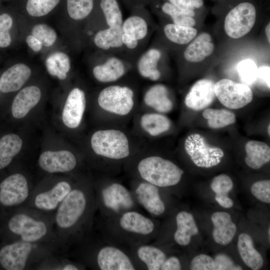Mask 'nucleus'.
Instances as JSON below:
<instances>
[{
	"mask_svg": "<svg viewBox=\"0 0 270 270\" xmlns=\"http://www.w3.org/2000/svg\"><path fill=\"white\" fill-rule=\"evenodd\" d=\"M113 220L110 230L120 240L142 242L146 240L155 230L152 220L141 213L132 210L109 218Z\"/></svg>",
	"mask_w": 270,
	"mask_h": 270,
	"instance_id": "39448f33",
	"label": "nucleus"
},
{
	"mask_svg": "<svg viewBox=\"0 0 270 270\" xmlns=\"http://www.w3.org/2000/svg\"><path fill=\"white\" fill-rule=\"evenodd\" d=\"M245 162L250 168L258 170L270 160V148L266 143L250 140L246 144Z\"/></svg>",
	"mask_w": 270,
	"mask_h": 270,
	"instance_id": "7c9ffc66",
	"label": "nucleus"
},
{
	"mask_svg": "<svg viewBox=\"0 0 270 270\" xmlns=\"http://www.w3.org/2000/svg\"><path fill=\"white\" fill-rule=\"evenodd\" d=\"M26 42L28 46L34 52L40 51L42 48V44L32 34L28 36L26 38Z\"/></svg>",
	"mask_w": 270,
	"mask_h": 270,
	"instance_id": "603ef678",
	"label": "nucleus"
},
{
	"mask_svg": "<svg viewBox=\"0 0 270 270\" xmlns=\"http://www.w3.org/2000/svg\"><path fill=\"white\" fill-rule=\"evenodd\" d=\"M214 86V82L208 79H202L196 82L185 98L186 106L194 110L208 106L216 96Z\"/></svg>",
	"mask_w": 270,
	"mask_h": 270,
	"instance_id": "4be33fe9",
	"label": "nucleus"
},
{
	"mask_svg": "<svg viewBox=\"0 0 270 270\" xmlns=\"http://www.w3.org/2000/svg\"><path fill=\"white\" fill-rule=\"evenodd\" d=\"M8 228L18 240L48 244L64 252L54 231L53 216L21 207L9 220Z\"/></svg>",
	"mask_w": 270,
	"mask_h": 270,
	"instance_id": "f03ea898",
	"label": "nucleus"
},
{
	"mask_svg": "<svg viewBox=\"0 0 270 270\" xmlns=\"http://www.w3.org/2000/svg\"><path fill=\"white\" fill-rule=\"evenodd\" d=\"M214 48L212 36L208 32H204L193 39L184 50L182 56L188 62H198L210 56Z\"/></svg>",
	"mask_w": 270,
	"mask_h": 270,
	"instance_id": "b1692460",
	"label": "nucleus"
},
{
	"mask_svg": "<svg viewBox=\"0 0 270 270\" xmlns=\"http://www.w3.org/2000/svg\"><path fill=\"white\" fill-rule=\"evenodd\" d=\"M38 164L40 168L49 173L66 172L73 170L77 160L70 151H46L40 155Z\"/></svg>",
	"mask_w": 270,
	"mask_h": 270,
	"instance_id": "6ab92c4d",
	"label": "nucleus"
},
{
	"mask_svg": "<svg viewBox=\"0 0 270 270\" xmlns=\"http://www.w3.org/2000/svg\"><path fill=\"white\" fill-rule=\"evenodd\" d=\"M100 60L92 68L94 78L99 82L110 83L123 77L134 64L116 54L99 52Z\"/></svg>",
	"mask_w": 270,
	"mask_h": 270,
	"instance_id": "dca6fc26",
	"label": "nucleus"
},
{
	"mask_svg": "<svg viewBox=\"0 0 270 270\" xmlns=\"http://www.w3.org/2000/svg\"><path fill=\"white\" fill-rule=\"evenodd\" d=\"M31 75L30 68L25 64H16L6 70L0 78V91L9 93L19 90Z\"/></svg>",
	"mask_w": 270,
	"mask_h": 270,
	"instance_id": "5701e85b",
	"label": "nucleus"
},
{
	"mask_svg": "<svg viewBox=\"0 0 270 270\" xmlns=\"http://www.w3.org/2000/svg\"><path fill=\"white\" fill-rule=\"evenodd\" d=\"M258 67L254 61L250 59L242 60L238 64V72L242 83L248 86L256 82Z\"/></svg>",
	"mask_w": 270,
	"mask_h": 270,
	"instance_id": "a19ab883",
	"label": "nucleus"
},
{
	"mask_svg": "<svg viewBox=\"0 0 270 270\" xmlns=\"http://www.w3.org/2000/svg\"><path fill=\"white\" fill-rule=\"evenodd\" d=\"M136 255L148 270H160L166 256L159 248L147 244H139L136 249Z\"/></svg>",
	"mask_w": 270,
	"mask_h": 270,
	"instance_id": "2f4dec72",
	"label": "nucleus"
},
{
	"mask_svg": "<svg viewBox=\"0 0 270 270\" xmlns=\"http://www.w3.org/2000/svg\"><path fill=\"white\" fill-rule=\"evenodd\" d=\"M184 148L193 162L200 168L216 166L224 156L222 149L210 146L202 136L198 134H191L186 138Z\"/></svg>",
	"mask_w": 270,
	"mask_h": 270,
	"instance_id": "ddd939ff",
	"label": "nucleus"
},
{
	"mask_svg": "<svg viewBox=\"0 0 270 270\" xmlns=\"http://www.w3.org/2000/svg\"><path fill=\"white\" fill-rule=\"evenodd\" d=\"M268 238L270 239V228L269 227L268 228Z\"/></svg>",
	"mask_w": 270,
	"mask_h": 270,
	"instance_id": "13d9d810",
	"label": "nucleus"
},
{
	"mask_svg": "<svg viewBox=\"0 0 270 270\" xmlns=\"http://www.w3.org/2000/svg\"><path fill=\"white\" fill-rule=\"evenodd\" d=\"M66 10L68 16L75 22H82L92 12L95 0H66Z\"/></svg>",
	"mask_w": 270,
	"mask_h": 270,
	"instance_id": "4c0bfd02",
	"label": "nucleus"
},
{
	"mask_svg": "<svg viewBox=\"0 0 270 270\" xmlns=\"http://www.w3.org/2000/svg\"><path fill=\"white\" fill-rule=\"evenodd\" d=\"M101 19L107 27L122 26V14L116 0H100Z\"/></svg>",
	"mask_w": 270,
	"mask_h": 270,
	"instance_id": "f704fd0d",
	"label": "nucleus"
},
{
	"mask_svg": "<svg viewBox=\"0 0 270 270\" xmlns=\"http://www.w3.org/2000/svg\"><path fill=\"white\" fill-rule=\"evenodd\" d=\"M91 146L96 154L110 159H123L130 154L128 140L118 130L96 131L92 136Z\"/></svg>",
	"mask_w": 270,
	"mask_h": 270,
	"instance_id": "1a4fd4ad",
	"label": "nucleus"
},
{
	"mask_svg": "<svg viewBox=\"0 0 270 270\" xmlns=\"http://www.w3.org/2000/svg\"><path fill=\"white\" fill-rule=\"evenodd\" d=\"M202 116L208 120L209 127L213 129L222 128L234 124L236 120L235 114L225 109L208 108L202 112Z\"/></svg>",
	"mask_w": 270,
	"mask_h": 270,
	"instance_id": "58836bf2",
	"label": "nucleus"
},
{
	"mask_svg": "<svg viewBox=\"0 0 270 270\" xmlns=\"http://www.w3.org/2000/svg\"><path fill=\"white\" fill-rule=\"evenodd\" d=\"M182 266L179 260L174 256H172L166 258L162 264V270H180Z\"/></svg>",
	"mask_w": 270,
	"mask_h": 270,
	"instance_id": "3c124183",
	"label": "nucleus"
},
{
	"mask_svg": "<svg viewBox=\"0 0 270 270\" xmlns=\"http://www.w3.org/2000/svg\"><path fill=\"white\" fill-rule=\"evenodd\" d=\"M163 50L160 44L155 41L138 56L134 66L141 76L152 81L160 79V66L164 54Z\"/></svg>",
	"mask_w": 270,
	"mask_h": 270,
	"instance_id": "f3484780",
	"label": "nucleus"
},
{
	"mask_svg": "<svg viewBox=\"0 0 270 270\" xmlns=\"http://www.w3.org/2000/svg\"><path fill=\"white\" fill-rule=\"evenodd\" d=\"M162 13L168 16L170 22L182 26L193 27L196 24L194 17L196 13L194 10L180 9L170 2H166L161 6Z\"/></svg>",
	"mask_w": 270,
	"mask_h": 270,
	"instance_id": "72a5a7b5",
	"label": "nucleus"
},
{
	"mask_svg": "<svg viewBox=\"0 0 270 270\" xmlns=\"http://www.w3.org/2000/svg\"><path fill=\"white\" fill-rule=\"evenodd\" d=\"M33 190L24 176L12 174L0 184V203L6 207H22Z\"/></svg>",
	"mask_w": 270,
	"mask_h": 270,
	"instance_id": "2eb2a0df",
	"label": "nucleus"
},
{
	"mask_svg": "<svg viewBox=\"0 0 270 270\" xmlns=\"http://www.w3.org/2000/svg\"><path fill=\"white\" fill-rule=\"evenodd\" d=\"M122 36V26L107 27L96 30L92 42L99 52L116 54L127 58L124 52Z\"/></svg>",
	"mask_w": 270,
	"mask_h": 270,
	"instance_id": "aec40b11",
	"label": "nucleus"
},
{
	"mask_svg": "<svg viewBox=\"0 0 270 270\" xmlns=\"http://www.w3.org/2000/svg\"><path fill=\"white\" fill-rule=\"evenodd\" d=\"M190 268L192 270H214V260L208 255L200 254L192 260Z\"/></svg>",
	"mask_w": 270,
	"mask_h": 270,
	"instance_id": "a18cd8bd",
	"label": "nucleus"
},
{
	"mask_svg": "<svg viewBox=\"0 0 270 270\" xmlns=\"http://www.w3.org/2000/svg\"><path fill=\"white\" fill-rule=\"evenodd\" d=\"M61 0H26L25 9L33 17L44 16L55 8Z\"/></svg>",
	"mask_w": 270,
	"mask_h": 270,
	"instance_id": "ea45409f",
	"label": "nucleus"
},
{
	"mask_svg": "<svg viewBox=\"0 0 270 270\" xmlns=\"http://www.w3.org/2000/svg\"><path fill=\"white\" fill-rule=\"evenodd\" d=\"M144 100L147 106L160 112H168L173 107L172 102L168 97V89L162 84H156L150 88L146 91Z\"/></svg>",
	"mask_w": 270,
	"mask_h": 270,
	"instance_id": "c85d7f7f",
	"label": "nucleus"
},
{
	"mask_svg": "<svg viewBox=\"0 0 270 270\" xmlns=\"http://www.w3.org/2000/svg\"><path fill=\"white\" fill-rule=\"evenodd\" d=\"M177 228L174 234V241L179 245L187 246L192 236L198 232L193 216L186 211L179 212L176 218Z\"/></svg>",
	"mask_w": 270,
	"mask_h": 270,
	"instance_id": "cd10ccee",
	"label": "nucleus"
},
{
	"mask_svg": "<svg viewBox=\"0 0 270 270\" xmlns=\"http://www.w3.org/2000/svg\"><path fill=\"white\" fill-rule=\"evenodd\" d=\"M86 104V96L82 90L74 88L70 92L62 114V120L66 126L74 128L80 125Z\"/></svg>",
	"mask_w": 270,
	"mask_h": 270,
	"instance_id": "412c9836",
	"label": "nucleus"
},
{
	"mask_svg": "<svg viewBox=\"0 0 270 270\" xmlns=\"http://www.w3.org/2000/svg\"><path fill=\"white\" fill-rule=\"evenodd\" d=\"M88 250L84 262L88 260L96 269L100 270H134L137 267L134 260L122 248L111 243L95 246Z\"/></svg>",
	"mask_w": 270,
	"mask_h": 270,
	"instance_id": "6e6552de",
	"label": "nucleus"
},
{
	"mask_svg": "<svg viewBox=\"0 0 270 270\" xmlns=\"http://www.w3.org/2000/svg\"><path fill=\"white\" fill-rule=\"evenodd\" d=\"M216 196H226L233 188V182L228 175L221 174L214 177L210 184Z\"/></svg>",
	"mask_w": 270,
	"mask_h": 270,
	"instance_id": "37998d69",
	"label": "nucleus"
},
{
	"mask_svg": "<svg viewBox=\"0 0 270 270\" xmlns=\"http://www.w3.org/2000/svg\"><path fill=\"white\" fill-rule=\"evenodd\" d=\"M168 2L180 9L194 11L204 5L203 0H168Z\"/></svg>",
	"mask_w": 270,
	"mask_h": 270,
	"instance_id": "de8ad7c7",
	"label": "nucleus"
},
{
	"mask_svg": "<svg viewBox=\"0 0 270 270\" xmlns=\"http://www.w3.org/2000/svg\"><path fill=\"white\" fill-rule=\"evenodd\" d=\"M270 68L268 66H262L258 69V76L256 82L270 89Z\"/></svg>",
	"mask_w": 270,
	"mask_h": 270,
	"instance_id": "09e8293b",
	"label": "nucleus"
},
{
	"mask_svg": "<svg viewBox=\"0 0 270 270\" xmlns=\"http://www.w3.org/2000/svg\"><path fill=\"white\" fill-rule=\"evenodd\" d=\"M13 25V18L6 12L0 13V32H10Z\"/></svg>",
	"mask_w": 270,
	"mask_h": 270,
	"instance_id": "8fccbe9b",
	"label": "nucleus"
},
{
	"mask_svg": "<svg viewBox=\"0 0 270 270\" xmlns=\"http://www.w3.org/2000/svg\"><path fill=\"white\" fill-rule=\"evenodd\" d=\"M214 260V270H240L242 268L236 265L232 260L224 254H218Z\"/></svg>",
	"mask_w": 270,
	"mask_h": 270,
	"instance_id": "49530a36",
	"label": "nucleus"
},
{
	"mask_svg": "<svg viewBox=\"0 0 270 270\" xmlns=\"http://www.w3.org/2000/svg\"><path fill=\"white\" fill-rule=\"evenodd\" d=\"M22 144V139L16 134L4 136L0 140V170L7 166L20 152Z\"/></svg>",
	"mask_w": 270,
	"mask_h": 270,
	"instance_id": "473e14b6",
	"label": "nucleus"
},
{
	"mask_svg": "<svg viewBox=\"0 0 270 270\" xmlns=\"http://www.w3.org/2000/svg\"><path fill=\"white\" fill-rule=\"evenodd\" d=\"M265 32L266 34L268 42V44L270 43V23L269 22L266 26L265 28Z\"/></svg>",
	"mask_w": 270,
	"mask_h": 270,
	"instance_id": "6e6d98bb",
	"label": "nucleus"
},
{
	"mask_svg": "<svg viewBox=\"0 0 270 270\" xmlns=\"http://www.w3.org/2000/svg\"><path fill=\"white\" fill-rule=\"evenodd\" d=\"M46 65L48 73L64 80L70 69V60L67 54L58 52L50 55L46 60Z\"/></svg>",
	"mask_w": 270,
	"mask_h": 270,
	"instance_id": "c9c22d12",
	"label": "nucleus"
},
{
	"mask_svg": "<svg viewBox=\"0 0 270 270\" xmlns=\"http://www.w3.org/2000/svg\"><path fill=\"white\" fill-rule=\"evenodd\" d=\"M12 42L10 32H0V48H8Z\"/></svg>",
	"mask_w": 270,
	"mask_h": 270,
	"instance_id": "864d4df0",
	"label": "nucleus"
},
{
	"mask_svg": "<svg viewBox=\"0 0 270 270\" xmlns=\"http://www.w3.org/2000/svg\"><path fill=\"white\" fill-rule=\"evenodd\" d=\"M32 34L39 40L42 45L48 47L56 42L57 34L55 30L46 24L35 25L32 30Z\"/></svg>",
	"mask_w": 270,
	"mask_h": 270,
	"instance_id": "79ce46f5",
	"label": "nucleus"
},
{
	"mask_svg": "<svg viewBox=\"0 0 270 270\" xmlns=\"http://www.w3.org/2000/svg\"><path fill=\"white\" fill-rule=\"evenodd\" d=\"M216 200L224 208H230L232 207L234 202L230 198L228 195L226 196H215Z\"/></svg>",
	"mask_w": 270,
	"mask_h": 270,
	"instance_id": "5fc2aeb1",
	"label": "nucleus"
},
{
	"mask_svg": "<svg viewBox=\"0 0 270 270\" xmlns=\"http://www.w3.org/2000/svg\"><path fill=\"white\" fill-rule=\"evenodd\" d=\"M132 194L136 202L151 215L160 216L164 213L165 204L156 186L144 181L136 186Z\"/></svg>",
	"mask_w": 270,
	"mask_h": 270,
	"instance_id": "a211bd4d",
	"label": "nucleus"
},
{
	"mask_svg": "<svg viewBox=\"0 0 270 270\" xmlns=\"http://www.w3.org/2000/svg\"><path fill=\"white\" fill-rule=\"evenodd\" d=\"M74 186L66 180H61L50 188L34 190L22 206L54 216L58 208Z\"/></svg>",
	"mask_w": 270,
	"mask_h": 270,
	"instance_id": "9d476101",
	"label": "nucleus"
},
{
	"mask_svg": "<svg viewBox=\"0 0 270 270\" xmlns=\"http://www.w3.org/2000/svg\"><path fill=\"white\" fill-rule=\"evenodd\" d=\"M96 208L94 191L74 186L53 216L54 232L64 252L88 236Z\"/></svg>",
	"mask_w": 270,
	"mask_h": 270,
	"instance_id": "f257e3e1",
	"label": "nucleus"
},
{
	"mask_svg": "<svg viewBox=\"0 0 270 270\" xmlns=\"http://www.w3.org/2000/svg\"><path fill=\"white\" fill-rule=\"evenodd\" d=\"M252 194L259 200L270 202V180H263L254 183L251 187Z\"/></svg>",
	"mask_w": 270,
	"mask_h": 270,
	"instance_id": "c03bdc74",
	"label": "nucleus"
},
{
	"mask_svg": "<svg viewBox=\"0 0 270 270\" xmlns=\"http://www.w3.org/2000/svg\"><path fill=\"white\" fill-rule=\"evenodd\" d=\"M143 129L152 136H156L167 130L170 127V122L166 116L158 114H146L140 120Z\"/></svg>",
	"mask_w": 270,
	"mask_h": 270,
	"instance_id": "e433bc0d",
	"label": "nucleus"
},
{
	"mask_svg": "<svg viewBox=\"0 0 270 270\" xmlns=\"http://www.w3.org/2000/svg\"><path fill=\"white\" fill-rule=\"evenodd\" d=\"M256 16L255 6L251 2H240L227 14L224 21L226 34L237 39L248 34L254 26Z\"/></svg>",
	"mask_w": 270,
	"mask_h": 270,
	"instance_id": "9b49d317",
	"label": "nucleus"
},
{
	"mask_svg": "<svg viewBox=\"0 0 270 270\" xmlns=\"http://www.w3.org/2000/svg\"><path fill=\"white\" fill-rule=\"evenodd\" d=\"M156 29L154 22L146 12H134L122 25V40L124 54L134 64L138 56L146 48L149 40Z\"/></svg>",
	"mask_w": 270,
	"mask_h": 270,
	"instance_id": "20e7f679",
	"label": "nucleus"
},
{
	"mask_svg": "<svg viewBox=\"0 0 270 270\" xmlns=\"http://www.w3.org/2000/svg\"><path fill=\"white\" fill-rule=\"evenodd\" d=\"M270 124H269L268 126V132L269 136L270 134Z\"/></svg>",
	"mask_w": 270,
	"mask_h": 270,
	"instance_id": "4d7b16f0",
	"label": "nucleus"
},
{
	"mask_svg": "<svg viewBox=\"0 0 270 270\" xmlns=\"http://www.w3.org/2000/svg\"><path fill=\"white\" fill-rule=\"evenodd\" d=\"M211 220L214 226L212 237L214 241L223 246L230 244L236 232L230 215L226 212H216L212 215Z\"/></svg>",
	"mask_w": 270,
	"mask_h": 270,
	"instance_id": "a878e982",
	"label": "nucleus"
},
{
	"mask_svg": "<svg viewBox=\"0 0 270 270\" xmlns=\"http://www.w3.org/2000/svg\"><path fill=\"white\" fill-rule=\"evenodd\" d=\"M94 194L96 208L98 207L109 218L134 210L136 206L132 194L119 183H112L99 190L94 191Z\"/></svg>",
	"mask_w": 270,
	"mask_h": 270,
	"instance_id": "0eeeda50",
	"label": "nucleus"
},
{
	"mask_svg": "<svg viewBox=\"0 0 270 270\" xmlns=\"http://www.w3.org/2000/svg\"><path fill=\"white\" fill-rule=\"evenodd\" d=\"M41 92L36 86H32L20 90L14 99L12 112L16 118H24L39 102Z\"/></svg>",
	"mask_w": 270,
	"mask_h": 270,
	"instance_id": "393cba45",
	"label": "nucleus"
},
{
	"mask_svg": "<svg viewBox=\"0 0 270 270\" xmlns=\"http://www.w3.org/2000/svg\"><path fill=\"white\" fill-rule=\"evenodd\" d=\"M60 254L50 245L17 240L0 249V264L6 270L39 268L49 258Z\"/></svg>",
	"mask_w": 270,
	"mask_h": 270,
	"instance_id": "7ed1b4c3",
	"label": "nucleus"
},
{
	"mask_svg": "<svg viewBox=\"0 0 270 270\" xmlns=\"http://www.w3.org/2000/svg\"><path fill=\"white\" fill-rule=\"evenodd\" d=\"M134 92L126 86L110 85L99 93L98 102L104 110L120 116L128 114L134 105Z\"/></svg>",
	"mask_w": 270,
	"mask_h": 270,
	"instance_id": "f8f14e48",
	"label": "nucleus"
},
{
	"mask_svg": "<svg viewBox=\"0 0 270 270\" xmlns=\"http://www.w3.org/2000/svg\"><path fill=\"white\" fill-rule=\"evenodd\" d=\"M138 171L144 181L158 188H166L178 184L184 172L170 160L158 156H150L140 160Z\"/></svg>",
	"mask_w": 270,
	"mask_h": 270,
	"instance_id": "423d86ee",
	"label": "nucleus"
},
{
	"mask_svg": "<svg viewBox=\"0 0 270 270\" xmlns=\"http://www.w3.org/2000/svg\"><path fill=\"white\" fill-rule=\"evenodd\" d=\"M160 31L162 40H164L166 44L176 46L188 44L196 36L198 33L197 30L194 27L168 22L163 24Z\"/></svg>",
	"mask_w": 270,
	"mask_h": 270,
	"instance_id": "bb28decb",
	"label": "nucleus"
},
{
	"mask_svg": "<svg viewBox=\"0 0 270 270\" xmlns=\"http://www.w3.org/2000/svg\"><path fill=\"white\" fill-rule=\"evenodd\" d=\"M238 249L242 260L248 267L253 270L262 268L264 264L263 258L254 247L253 241L250 235L246 233L240 234Z\"/></svg>",
	"mask_w": 270,
	"mask_h": 270,
	"instance_id": "c756f323",
	"label": "nucleus"
},
{
	"mask_svg": "<svg viewBox=\"0 0 270 270\" xmlns=\"http://www.w3.org/2000/svg\"><path fill=\"white\" fill-rule=\"evenodd\" d=\"M215 96L224 106L230 109H239L249 103L253 98L250 87L242 83L223 78L214 84Z\"/></svg>",
	"mask_w": 270,
	"mask_h": 270,
	"instance_id": "4468645a",
	"label": "nucleus"
}]
</instances>
